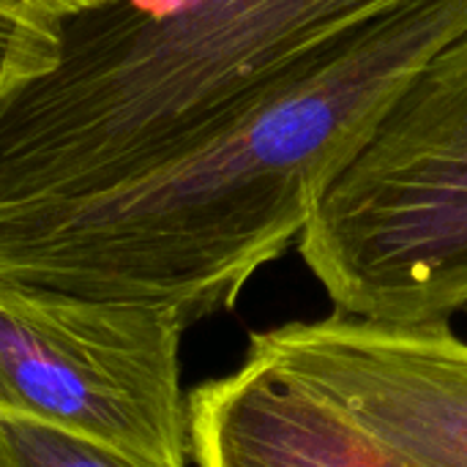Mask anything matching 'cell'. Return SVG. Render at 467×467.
Masks as SVG:
<instances>
[{
  "mask_svg": "<svg viewBox=\"0 0 467 467\" xmlns=\"http://www.w3.org/2000/svg\"><path fill=\"white\" fill-rule=\"evenodd\" d=\"M467 30V0H400L271 79L219 131L112 189L0 205V282L161 309L235 306L306 230L389 99Z\"/></svg>",
  "mask_w": 467,
  "mask_h": 467,
  "instance_id": "cell-1",
  "label": "cell"
},
{
  "mask_svg": "<svg viewBox=\"0 0 467 467\" xmlns=\"http://www.w3.org/2000/svg\"><path fill=\"white\" fill-rule=\"evenodd\" d=\"M183 331L161 309L0 282V416L189 467Z\"/></svg>",
  "mask_w": 467,
  "mask_h": 467,
  "instance_id": "cell-4",
  "label": "cell"
},
{
  "mask_svg": "<svg viewBox=\"0 0 467 467\" xmlns=\"http://www.w3.org/2000/svg\"><path fill=\"white\" fill-rule=\"evenodd\" d=\"M0 467H142L77 435L0 416Z\"/></svg>",
  "mask_w": 467,
  "mask_h": 467,
  "instance_id": "cell-7",
  "label": "cell"
},
{
  "mask_svg": "<svg viewBox=\"0 0 467 467\" xmlns=\"http://www.w3.org/2000/svg\"><path fill=\"white\" fill-rule=\"evenodd\" d=\"M249 350L317 389L416 467H467V342L449 323L337 312L254 331Z\"/></svg>",
  "mask_w": 467,
  "mask_h": 467,
  "instance_id": "cell-5",
  "label": "cell"
},
{
  "mask_svg": "<svg viewBox=\"0 0 467 467\" xmlns=\"http://www.w3.org/2000/svg\"><path fill=\"white\" fill-rule=\"evenodd\" d=\"M400 0H104L0 104V205L88 197L208 140L290 63Z\"/></svg>",
  "mask_w": 467,
  "mask_h": 467,
  "instance_id": "cell-2",
  "label": "cell"
},
{
  "mask_svg": "<svg viewBox=\"0 0 467 467\" xmlns=\"http://www.w3.org/2000/svg\"><path fill=\"white\" fill-rule=\"evenodd\" d=\"M186 438L197 467H416L257 350L189 391Z\"/></svg>",
  "mask_w": 467,
  "mask_h": 467,
  "instance_id": "cell-6",
  "label": "cell"
},
{
  "mask_svg": "<svg viewBox=\"0 0 467 467\" xmlns=\"http://www.w3.org/2000/svg\"><path fill=\"white\" fill-rule=\"evenodd\" d=\"M298 244L339 315L419 326L467 309V30L389 99Z\"/></svg>",
  "mask_w": 467,
  "mask_h": 467,
  "instance_id": "cell-3",
  "label": "cell"
},
{
  "mask_svg": "<svg viewBox=\"0 0 467 467\" xmlns=\"http://www.w3.org/2000/svg\"><path fill=\"white\" fill-rule=\"evenodd\" d=\"M104 0H0V8L16 11V14H33V16H47V19H68L77 16Z\"/></svg>",
  "mask_w": 467,
  "mask_h": 467,
  "instance_id": "cell-9",
  "label": "cell"
},
{
  "mask_svg": "<svg viewBox=\"0 0 467 467\" xmlns=\"http://www.w3.org/2000/svg\"><path fill=\"white\" fill-rule=\"evenodd\" d=\"M63 49L60 22L0 8V104L47 77Z\"/></svg>",
  "mask_w": 467,
  "mask_h": 467,
  "instance_id": "cell-8",
  "label": "cell"
}]
</instances>
